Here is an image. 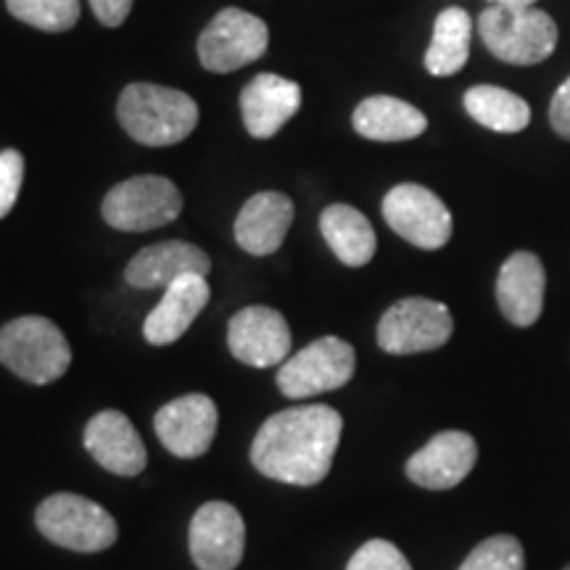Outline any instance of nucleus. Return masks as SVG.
<instances>
[{"mask_svg":"<svg viewBox=\"0 0 570 570\" xmlns=\"http://www.w3.org/2000/svg\"><path fill=\"white\" fill-rule=\"evenodd\" d=\"M302 106V88L281 75H256L240 92V114L252 138L267 140L281 132L283 125Z\"/></svg>","mask_w":570,"mask_h":570,"instance_id":"obj_17","label":"nucleus"},{"mask_svg":"<svg viewBox=\"0 0 570 570\" xmlns=\"http://www.w3.org/2000/svg\"><path fill=\"white\" fill-rule=\"evenodd\" d=\"M454 320L446 304L433 298H402L377 323V346L389 354H420L452 338Z\"/></svg>","mask_w":570,"mask_h":570,"instance_id":"obj_8","label":"nucleus"},{"mask_svg":"<svg viewBox=\"0 0 570 570\" xmlns=\"http://www.w3.org/2000/svg\"><path fill=\"white\" fill-rule=\"evenodd\" d=\"M320 230H323L325 244L331 252L344 262L346 267H365L375 256V230L370 219L360 209L346 204L327 206L320 217Z\"/></svg>","mask_w":570,"mask_h":570,"instance_id":"obj_22","label":"nucleus"},{"mask_svg":"<svg viewBox=\"0 0 570 570\" xmlns=\"http://www.w3.org/2000/svg\"><path fill=\"white\" fill-rule=\"evenodd\" d=\"M352 122L362 138L377 142L412 140L428 130L425 114L394 96L365 98L356 106Z\"/></svg>","mask_w":570,"mask_h":570,"instance_id":"obj_21","label":"nucleus"},{"mask_svg":"<svg viewBox=\"0 0 570 570\" xmlns=\"http://www.w3.org/2000/svg\"><path fill=\"white\" fill-rule=\"evenodd\" d=\"M547 273L537 254L515 252L497 277V304L512 325L529 327L544 309Z\"/></svg>","mask_w":570,"mask_h":570,"instance_id":"obj_16","label":"nucleus"},{"mask_svg":"<svg viewBox=\"0 0 570 570\" xmlns=\"http://www.w3.org/2000/svg\"><path fill=\"white\" fill-rule=\"evenodd\" d=\"M462 104L475 122L494 132H520L531 122V106L497 85H475L465 92Z\"/></svg>","mask_w":570,"mask_h":570,"instance_id":"obj_24","label":"nucleus"},{"mask_svg":"<svg viewBox=\"0 0 570 570\" xmlns=\"http://www.w3.org/2000/svg\"><path fill=\"white\" fill-rule=\"evenodd\" d=\"M9 11L42 32H67L80 19V0H6Z\"/></svg>","mask_w":570,"mask_h":570,"instance_id":"obj_25","label":"nucleus"},{"mask_svg":"<svg viewBox=\"0 0 570 570\" xmlns=\"http://www.w3.org/2000/svg\"><path fill=\"white\" fill-rule=\"evenodd\" d=\"M473 19L465 9H444L433 24V40L425 51V69L436 77H452L468 63Z\"/></svg>","mask_w":570,"mask_h":570,"instance_id":"obj_23","label":"nucleus"},{"mask_svg":"<svg viewBox=\"0 0 570 570\" xmlns=\"http://www.w3.org/2000/svg\"><path fill=\"white\" fill-rule=\"evenodd\" d=\"M209 294L212 291L206 275H185L173 285H167L159 306L146 317V325H142V336H146L148 344L167 346L183 338V333L194 325V320L209 304Z\"/></svg>","mask_w":570,"mask_h":570,"instance_id":"obj_20","label":"nucleus"},{"mask_svg":"<svg viewBox=\"0 0 570 570\" xmlns=\"http://www.w3.org/2000/svg\"><path fill=\"white\" fill-rule=\"evenodd\" d=\"M344 417L327 404H302L277 412L256 433L252 462L267 479L315 487L331 473Z\"/></svg>","mask_w":570,"mask_h":570,"instance_id":"obj_1","label":"nucleus"},{"mask_svg":"<svg viewBox=\"0 0 570 570\" xmlns=\"http://www.w3.org/2000/svg\"><path fill=\"white\" fill-rule=\"evenodd\" d=\"M0 362L21 381L46 386L67 373L71 348L51 320L30 315L0 327Z\"/></svg>","mask_w":570,"mask_h":570,"instance_id":"obj_3","label":"nucleus"},{"mask_svg":"<svg viewBox=\"0 0 570 570\" xmlns=\"http://www.w3.org/2000/svg\"><path fill=\"white\" fill-rule=\"evenodd\" d=\"M269 30L254 13L240 9H225L209 21L198 38V59L204 69L227 75L267 53Z\"/></svg>","mask_w":570,"mask_h":570,"instance_id":"obj_10","label":"nucleus"},{"mask_svg":"<svg viewBox=\"0 0 570 570\" xmlns=\"http://www.w3.org/2000/svg\"><path fill=\"white\" fill-rule=\"evenodd\" d=\"M562 570H570V566H566V568H562Z\"/></svg>","mask_w":570,"mask_h":570,"instance_id":"obj_32","label":"nucleus"},{"mask_svg":"<svg viewBox=\"0 0 570 570\" xmlns=\"http://www.w3.org/2000/svg\"><path fill=\"white\" fill-rule=\"evenodd\" d=\"M550 122L554 127V132L570 140V77L560 85L558 92L552 96Z\"/></svg>","mask_w":570,"mask_h":570,"instance_id":"obj_30","label":"nucleus"},{"mask_svg":"<svg viewBox=\"0 0 570 570\" xmlns=\"http://www.w3.org/2000/svg\"><path fill=\"white\" fill-rule=\"evenodd\" d=\"M180 212V188L159 175H138L114 185L101 206L106 225L125 233L156 230V227L175 223Z\"/></svg>","mask_w":570,"mask_h":570,"instance_id":"obj_5","label":"nucleus"},{"mask_svg":"<svg viewBox=\"0 0 570 570\" xmlns=\"http://www.w3.org/2000/svg\"><path fill=\"white\" fill-rule=\"evenodd\" d=\"M460 570H525V552L523 544L515 537L499 533L481 541L468 560L462 562Z\"/></svg>","mask_w":570,"mask_h":570,"instance_id":"obj_26","label":"nucleus"},{"mask_svg":"<svg viewBox=\"0 0 570 570\" xmlns=\"http://www.w3.org/2000/svg\"><path fill=\"white\" fill-rule=\"evenodd\" d=\"M209 269L212 259L198 246L185 244V240H164L135 254L125 269V277L132 288L164 291L185 275H209Z\"/></svg>","mask_w":570,"mask_h":570,"instance_id":"obj_18","label":"nucleus"},{"mask_svg":"<svg viewBox=\"0 0 570 570\" xmlns=\"http://www.w3.org/2000/svg\"><path fill=\"white\" fill-rule=\"evenodd\" d=\"M354 370V346L338 336H325L283 362L277 389L288 399H309L346 386Z\"/></svg>","mask_w":570,"mask_h":570,"instance_id":"obj_7","label":"nucleus"},{"mask_svg":"<svg viewBox=\"0 0 570 570\" xmlns=\"http://www.w3.org/2000/svg\"><path fill=\"white\" fill-rule=\"evenodd\" d=\"M479 460V444L465 431H444L433 436L407 462V479L415 487L446 491L460 487Z\"/></svg>","mask_w":570,"mask_h":570,"instance_id":"obj_14","label":"nucleus"},{"mask_svg":"<svg viewBox=\"0 0 570 570\" xmlns=\"http://www.w3.org/2000/svg\"><path fill=\"white\" fill-rule=\"evenodd\" d=\"M383 219L391 230L423 252L446 246L454 230L446 204L417 183H402L389 190L383 198Z\"/></svg>","mask_w":570,"mask_h":570,"instance_id":"obj_9","label":"nucleus"},{"mask_svg":"<svg viewBox=\"0 0 570 570\" xmlns=\"http://www.w3.org/2000/svg\"><path fill=\"white\" fill-rule=\"evenodd\" d=\"M154 428L156 436L175 458H202L217 436V407L204 394L180 396L156 412Z\"/></svg>","mask_w":570,"mask_h":570,"instance_id":"obj_13","label":"nucleus"},{"mask_svg":"<svg viewBox=\"0 0 570 570\" xmlns=\"http://www.w3.org/2000/svg\"><path fill=\"white\" fill-rule=\"evenodd\" d=\"M294 223V202L277 190L256 194L244 204L235 219V240L246 254L267 256L283 246Z\"/></svg>","mask_w":570,"mask_h":570,"instance_id":"obj_19","label":"nucleus"},{"mask_svg":"<svg viewBox=\"0 0 570 570\" xmlns=\"http://www.w3.org/2000/svg\"><path fill=\"white\" fill-rule=\"evenodd\" d=\"M483 46L504 63L533 67L547 61L558 48V24L547 11L489 6L479 17Z\"/></svg>","mask_w":570,"mask_h":570,"instance_id":"obj_4","label":"nucleus"},{"mask_svg":"<svg viewBox=\"0 0 570 570\" xmlns=\"http://www.w3.org/2000/svg\"><path fill=\"white\" fill-rule=\"evenodd\" d=\"M227 346L244 365H283L291 352V327L273 306H246L227 325Z\"/></svg>","mask_w":570,"mask_h":570,"instance_id":"obj_12","label":"nucleus"},{"mask_svg":"<svg viewBox=\"0 0 570 570\" xmlns=\"http://www.w3.org/2000/svg\"><path fill=\"white\" fill-rule=\"evenodd\" d=\"M135 0H90V9L106 27H122Z\"/></svg>","mask_w":570,"mask_h":570,"instance_id":"obj_29","label":"nucleus"},{"mask_svg":"<svg viewBox=\"0 0 570 570\" xmlns=\"http://www.w3.org/2000/svg\"><path fill=\"white\" fill-rule=\"evenodd\" d=\"M85 449L98 465L117 475H138L146 468V444L125 412L106 410L85 425Z\"/></svg>","mask_w":570,"mask_h":570,"instance_id":"obj_15","label":"nucleus"},{"mask_svg":"<svg viewBox=\"0 0 570 570\" xmlns=\"http://www.w3.org/2000/svg\"><path fill=\"white\" fill-rule=\"evenodd\" d=\"M119 125L140 146L164 148L188 138L198 125V104L188 92L151 82L127 85L117 104Z\"/></svg>","mask_w":570,"mask_h":570,"instance_id":"obj_2","label":"nucleus"},{"mask_svg":"<svg viewBox=\"0 0 570 570\" xmlns=\"http://www.w3.org/2000/svg\"><path fill=\"white\" fill-rule=\"evenodd\" d=\"M346 570H412V566L391 541L373 539L354 552Z\"/></svg>","mask_w":570,"mask_h":570,"instance_id":"obj_27","label":"nucleus"},{"mask_svg":"<svg viewBox=\"0 0 570 570\" xmlns=\"http://www.w3.org/2000/svg\"><path fill=\"white\" fill-rule=\"evenodd\" d=\"M190 558L198 570H235L244 560L246 523L227 502H206L190 520Z\"/></svg>","mask_w":570,"mask_h":570,"instance_id":"obj_11","label":"nucleus"},{"mask_svg":"<svg viewBox=\"0 0 570 570\" xmlns=\"http://www.w3.org/2000/svg\"><path fill=\"white\" fill-rule=\"evenodd\" d=\"M21 183H24V156L13 148L0 154V219L17 204Z\"/></svg>","mask_w":570,"mask_h":570,"instance_id":"obj_28","label":"nucleus"},{"mask_svg":"<svg viewBox=\"0 0 570 570\" xmlns=\"http://www.w3.org/2000/svg\"><path fill=\"white\" fill-rule=\"evenodd\" d=\"M35 523L42 537L63 550L104 552L117 541V520L80 494H53L40 502Z\"/></svg>","mask_w":570,"mask_h":570,"instance_id":"obj_6","label":"nucleus"},{"mask_svg":"<svg viewBox=\"0 0 570 570\" xmlns=\"http://www.w3.org/2000/svg\"><path fill=\"white\" fill-rule=\"evenodd\" d=\"M491 6H508V9H525V6H533L537 0H489Z\"/></svg>","mask_w":570,"mask_h":570,"instance_id":"obj_31","label":"nucleus"}]
</instances>
